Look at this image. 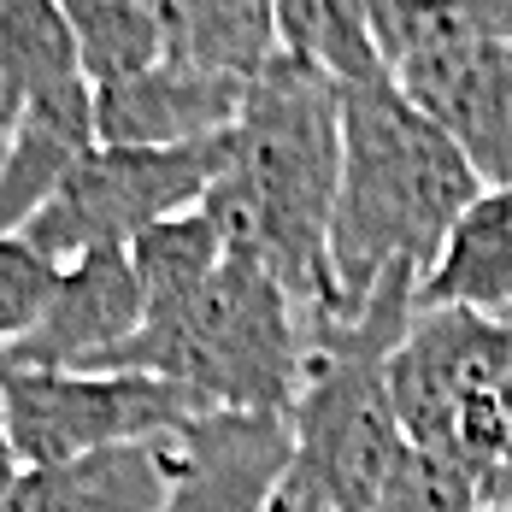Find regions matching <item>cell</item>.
<instances>
[{
	"label": "cell",
	"mask_w": 512,
	"mask_h": 512,
	"mask_svg": "<svg viewBox=\"0 0 512 512\" xmlns=\"http://www.w3.org/2000/svg\"><path fill=\"white\" fill-rule=\"evenodd\" d=\"M224 165L230 136L201 148H95L24 236L59 265L101 248H130L154 224L201 212Z\"/></svg>",
	"instance_id": "obj_8"
},
{
	"label": "cell",
	"mask_w": 512,
	"mask_h": 512,
	"mask_svg": "<svg viewBox=\"0 0 512 512\" xmlns=\"http://www.w3.org/2000/svg\"><path fill=\"white\" fill-rule=\"evenodd\" d=\"M383 77L436 118L483 189H512V0H371Z\"/></svg>",
	"instance_id": "obj_5"
},
{
	"label": "cell",
	"mask_w": 512,
	"mask_h": 512,
	"mask_svg": "<svg viewBox=\"0 0 512 512\" xmlns=\"http://www.w3.org/2000/svg\"><path fill=\"white\" fill-rule=\"evenodd\" d=\"M277 42L295 65L318 71L336 89H359L383 77L377 36L365 6H336V0H283L277 6Z\"/></svg>",
	"instance_id": "obj_17"
},
{
	"label": "cell",
	"mask_w": 512,
	"mask_h": 512,
	"mask_svg": "<svg viewBox=\"0 0 512 512\" xmlns=\"http://www.w3.org/2000/svg\"><path fill=\"white\" fill-rule=\"evenodd\" d=\"M0 159H6V118H0Z\"/></svg>",
	"instance_id": "obj_23"
},
{
	"label": "cell",
	"mask_w": 512,
	"mask_h": 512,
	"mask_svg": "<svg viewBox=\"0 0 512 512\" xmlns=\"http://www.w3.org/2000/svg\"><path fill=\"white\" fill-rule=\"evenodd\" d=\"M289 465V418L206 412L177 442V483L165 512H271Z\"/></svg>",
	"instance_id": "obj_11"
},
{
	"label": "cell",
	"mask_w": 512,
	"mask_h": 512,
	"mask_svg": "<svg viewBox=\"0 0 512 512\" xmlns=\"http://www.w3.org/2000/svg\"><path fill=\"white\" fill-rule=\"evenodd\" d=\"M254 89L201 77L177 59H159L154 71L95 89V136L101 148H201L224 142L242 118Z\"/></svg>",
	"instance_id": "obj_10"
},
{
	"label": "cell",
	"mask_w": 512,
	"mask_h": 512,
	"mask_svg": "<svg viewBox=\"0 0 512 512\" xmlns=\"http://www.w3.org/2000/svg\"><path fill=\"white\" fill-rule=\"evenodd\" d=\"M371 512H483V495L454 465L430 460V454H407V465L389 483V495Z\"/></svg>",
	"instance_id": "obj_20"
},
{
	"label": "cell",
	"mask_w": 512,
	"mask_h": 512,
	"mask_svg": "<svg viewBox=\"0 0 512 512\" xmlns=\"http://www.w3.org/2000/svg\"><path fill=\"white\" fill-rule=\"evenodd\" d=\"M177 483V442L112 448L95 460L18 471L0 512H165Z\"/></svg>",
	"instance_id": "obj_12"
},
{
	"label": "cell",
	"mask_w": 512,
	"mask_h": 512,
	"mask_svg": "<svg viewBox=\"0 0 512 512\" xmlns=\"http://www.w3.org/2000/svg\"><path fill=\"white\" fill-rule=\"evenodd\" d=\"M18 471H24V465H18V448H12V436H6V418H0V501H6V489L18 483Z\"/></svg>",
	"instance_id": "obj_21"
},
{
	"label": "cell",
	"mask_w": 512,
	"mask_h": 512,
	"mask_svg": "<svg viewBox=\"0 0 512 512\" xmlns=\"http://www.w3.org/2000/svg\"><path fill=\"white\" fill-rule=\"evenodd\" d=\"M77 36L53 0H0V118L12 124L30 101L83 89ZM95 89V83H89Z\"/></svg>",
	"instance_id": "obj_15"
},
{
	"label": "cell",
	"mask_w": 512,
	"mask_h": 512,
	"mask_svg": "<svg viewBox=\"0 0 512 512\" xmlns=\"http://www.w3.org/2000/svg\"><path fill=\"white\" fill-rule=\"evenodd\" d=\"M418 312V277H389L354 318H307V371L289 407V465L271 512H371L407 465L389 354Z\"/></svg>",
	"instance_id": "obj_3"
},
{
	"label": "cell",
	"mask_w": 512,
	"mask_h": 512,
	"mask_svg": "<svg viewBox=\"0 0 512 512\" xmlns=\"http://www.w3.org/2000/svg\"><path fill=\"white\" fill-rule=\"evenodd\" d=\"M148 318L142 283L130 248H101L83 254L59 271L42 324L0 359V365H24V371H101Z\"/></svg>",
	"instance_id": "obj_9"
},
{
	"label": "cell",
	"mask_w": 512,
	"mask_h": 512,
	"mask_svg": "<svg viewBox=\"0 0 512 512\" xmlns=\"http://www.w3.org/2000/svg\"><path fill=\"white\" fill-rule=\"evenodd\" d=\"M418 307L512 312V189H483L418 283Z\"/></svg>",
	"instance_id": "obj_14"
},
{
	"label": "cell",
	"mask_w": 512,
	"mask_h": 512,
	"mask_svg": "<svg viewBox=\"0 0 512 512\" xmlns=\"http://www.w3.org/2000/svg\"><path fill=\"white\" fill-rule=\"evenodd\" d=\"M512 318L465 307H418L389 354V395L412 454L454 465L483 495L501 489L512 454Z\"/></svg>",
	"instance_id": "obj_6"
},
{
	"label": "cell",
	"mask_w": 512,
	"mask_h": 512,
	"mask_svg": "<svg viewBox=\"0 0 512 512\" xmlns=\"http://www.w3.org/2000/svg\"><path fill=\"white\" fill-rule=\"evenodd\" d=\"M59 259H48L24 230H0V359L12 354L48 312L59 289Z\"/></svg>",
	"instance_id": "obj_19"
},
{
	"label": "cell",
	"mask_w": 512,
	"mask_h": 512,
	"mask_svg": "<svg viewBox=\"0 0 512 512\" xmlns=\"http://www.w3.org/2000/svg\"><path fill=\"white\" fill-rule=\"evenodd\" d=\"M165 12V59L236 83V89H259V77L277 65V6L265 0H159Z\"/></svg>",
	"instance_id": "obj_13"
},
{
	"label": "cell",
	"mask_w": 512,
	"mask_h": 512,
	"mask_svg": "<svg viewBox=\"0 0 512 512\" xmlns=\"http://www.w3.org/2000/svg\"><path fill=\"white\" fill-rule=\"evenodd\" d=\"M507 407H512V383H507ZM489 512H512V454H507V471H501V489H495Z\"/></svg>",
	"instance_id": "obj_22"
},
{
	"label": "cell",
	"mask_w": 512,
	"mask_h": 512,
	"mask_svg": "<svg viewBox=\"0 0 512 512\" xmlns=\"http://www.w3.org/2000/svg\"><path fill=\"white\" fill-rule=\"evenodd\" d=\"M101 371H142L201 412L289 418L307 371V312L254 259H224L195 301L148 318Z\"/></svg>",
	"instance_id": "obj_4"
},
{
	"label": "cell",
	"mask_w": 512,
	"mask_h": 512,
	"mask_svg": "<svg viewBox=\"0 0 512 512\" xmlns=\"http://www.w3.org/2000/svg\"><path fill=\"white\" fill-rule=\"evenodd\" d=\"M483 195L465 148L389 83L342 89V183L330 224V289L318 318H354L389 277L424 271Z\"/></svg>",
	"instance_id": "obj_2"
},
{
	"label": "cell",
	"mask_w": 512,
	"mask_h": 512,
	"mask_svg": "<svg viewBox=\"0 0 512 512\" xmlns=\"http://www.w3.org/2000/svg\"><path fill=\"white\" fill-rule=\"evenodd\" d=\"M65 24L77 36L83 77L95 89L130 83L165 59V12L159 0H65Z\"/></svg>",
	"instance_id": "obj_16"
},
{
	"label": "cell",
	"mask_w": 512,
	"mask_h": 512,
	"mask_svg": "<svg viewBox=\"0 0 512 512\" xmlns=\"http://www.w3.org/2000/svg\"><path fill=\"white\" fill-rule=\"evenodd\" d=\"M224 259H230V248H224V236H218V224L206 212H183L171 224H154L142 242H130V265H136L148 318H165V312H177L183 301H195L206 289V277Z\"/></svg>",
	"instance_id": "obj_18"
},
{
	"label": "cell",
	"mask_w": 512,
	"mask_h": 512,
	"mask_svg": "<svg viewBox=\"0 0 512 512\" xmlns=\"http://www.w3.org/2000/svg\"><path fill=\"white\" fill-rule=\"evenodd\" d=\"M336 183H342V89L277 53V65L259 77L230 130V165L201 212L218 224L224 248L271 271L307 318L330 312L336 301L330 289Z\"/></svg>",
	"instance_id": "obj_1"
},
{
	"label": "cell",
	"mask_w": 512,
	"mask_h": 512,
	"mask_svg": "<svg viewBox=\"0 0 512 512\" xmlns=\"http://www.w3.org/2000/svg\"><path fill=\"white\" fill-rule=\"evenodd\" d=\"M0 418L18 465H71L112 448L183 442L206 412L142 371H24L0 365Z\"/></svg>",
	"instance_id": "obj_7"
}]
</instances>
